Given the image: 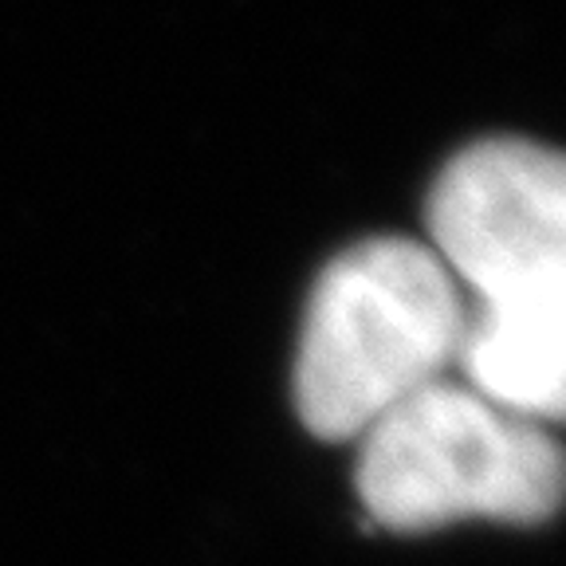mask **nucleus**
I'll return each instance as SVG.
<instances>
[{"instance_id": "obj_1", "label": "nucleus", "mask_w": 566, "mask_h": 566, "mask_svg": "<svg viewBox=\"0 0 566 566\" xmlns=\"http://www.w3.org/2000/svg\"><path fill=\"white\" fill-rule=\"evenodd\" d=\"M424 224L469 323L457 366L480 398L527 421L563 417L566 174L531 138H484L437 177Z\"/></svg>"}, {"instance_id": "obj_2", "label": "nucleus", "mask_w": 566, "mask_h": 566, "mask_svg": "<svg viewBox=\"0 0 566 566\" xmlns=\"http://www.w3.org/2000/svg\"><path fill=\"white\" fill-rule=\"evenodd\" d=\"M469 307L429 244L374 237L335 256L307 303L295 409L323 441H354L457 366Z\"/></svg>"}, {"instance_id": "obj_3", "label": "nucleus", "mask_w": 566, "mask_h": 566, "mask_svg": "<svg viewBox=\"0 0 566 566\" xmlns=\"http://www.w3.org/2000/svg\"><path fill=\"white\" fill-rule=\"evenodd\" d=\"M358 495L378 527L543 523L563 500V452L539 421L441 378L366 429Z\"/></svg>"}]
</instances>
